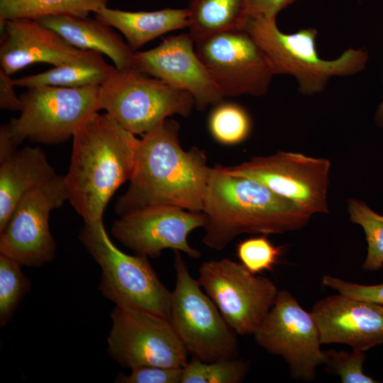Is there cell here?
Segmentation results:
<instances>
[{"instance_id":"obj_31","label":"cell","mask_w":383,"mask_h":383,"mask_svg":"<svg viewBox=\"0 0 383 383\" xmlns=\"http://www.w3.org/2000/svg\"><path fill=\"white\" fill-rule=\"evenodd\" d=\"M321 284L323 287L335 290L344 296L383 306V282L374 285H364L324 275L321 279Z\"/></svg>"},{"instance_id":"obj_7","label":"cell","mask_w":383,"mask_h":383,"mask_svg":"<svg viewBox=\"0 0 383 383\" xmlns=\"http://www.w3.org/2000/svg\"><path fill=\"white\" fill-rule=\"evenodd\" d=\"M174 267L176 284L169 320L187 353L206 362L238 357L237 333L202 292L178 250L174 251Z\"/></svg>"},{"instance_id":"obj_26","label":"cell","mask_w":383,"mask_h":383,"mask_svg":"<svg viewBox=\"0 0 383 383\" xmlns=\"http://www.w3.org/2000/svg\"><path fill=\"white\" fill-rule=\"evenodd\" d=\"M209 128L217 142L223 145H235L249 136L252 123L243 107L223 101L216 105L210 114Z\"/></svg>"},{"instance_id":"obj_9","label":"cell","mask_w":383,"mask_h":383,"mask_svg":"<svg viewBox=\"0 0 383 383\" xmlns=\"http://www.w3.org/2000/svg\"><path fill=\"white\" fill-rule=\"evenodd\" d=\"M197 280L227 323L242 336L255 333L279 292L268 277L228 258L204 262Z\"/></svg>"},{"instance_id":"obj_2","label":"cell","mask_w":383,"mask_h":383,"mask_svg":"<svg viewBox=\"0 0 383 383\" xmlns=\"http://www.w3.org/2000/svg\"><path fill=\"white\" fill-rule=\"evenodd\" d=\"M73 138L64 176L67 201L85 223L102 220L113 194L135 171L140 139L109 114H93Z\"/></svg>"},{"instance_id":"obj_30","label":"cell","mask_w":383,"mask_h":383,"mask_svg":"<svg viewBox=\"0 0 383 383\" xmlns=\"http://www.w3.org/2000/svg\"><path fill=\"white\" fill-rule=\"evenodd\" d=\"M325 362L328 372L338 375L343 383L378 382L363 371L365 360L364 351L348 352L331 349L324 350Z\"/></svg>"},{"instance_id":"obj_18","label":"cell","mask_w":383,"mask_h":383,"mask_svg":"<svg viewBox=\"0 0 383 383\" xmlns=\"http://www.w3.org/2000/svg\"><path fill=\"white\" fill-rule=\"evenodd\" d=\"M0 65L11 75L35 62L60 66L84 58L89 50L79 49L35 20H0Z\"/></svg>"},{"instance_id":"obj_13","label":"cell","mask_w":383,"mask_h":383,"mask_svg":"<svg viewBox=\"0 0 383 383\" xmlns=\"http://www.w3.org/2000/svg\"><path fill=\"white\" fill-rule=\"evenodd\" d=\"M67 199L65 177L58 174L25 195L0 233V254L27 267L52 261L56 244L50 231V215Z\"/></svg>"},{"instance_id":"obj_34","label":"cell","mask_w":383,"mask_h":383,"mask_svg":"<svg viewBox=\"0 0 383 383\" xmlns=\"http://www.w3.org/2000/svg\"><path fill=\"white\" fill-rule=\"evenodd\" d=\"M298 0H248L250 16L276 18L280 11Z\"/></svg>"},{"instance_id":"obj_27","label":"cell","mask_w":383,"mask_h":383,"mask_svg":"<svg viewBox=\"0 0 383 383\" xmlns=\"http://www.w3.org/2000/svg\"><path fill=\"white\" fill-rule=\"evenodd\" d=\"M249 370V362L238 357L211 362L193 357L183 368L181 383H239Z\"/></svg>"},{"instance_id":"obj_1","label":"cell","mask_w":383,"mask_h":383,"mask_svg":"<svg viewBox=\"0 0 383 383\" xmlns=\"http://www.w3.org/2000/svg\"><path fill=\"white\" fill-rule=\"evenodd\" d=\"M179 129L167 118L143 135L128 189L115 204L119 216L158 205L202 212L212 167L203 150H183Z\"/></svg>"},{"instance_id":"obj_29","label":"cell","mask_w":383,"mask_h":383,"mask_svg":"<svg viewBox=\"0 0 383 383\" xmlns=\"http://www.w3.org/2000/svg\"><path fill=\"white\" fill-rule=\"evenodd\" d=\"M236 253L240 263L256 274L272 270L282 254V248L274 245L267 235H262L240 241L236 246Z\"/></svg>"},{"instance_id":"obj_36","label":"cell","mask_w":383,"mask_h":383,"mask_svg":"<svg viewBox=\"0 0 383 383\" xmlns=\"http://www.w3.org/2000/svg\"><path fill=\"white\" fill-rule=\"evenodd\" d=\"M374 121L378 126H383V98L374 114Z\"/></svg>"},{"instance_id":"obj_35","label":"cell","mask_w":383,"mask_h":383,"mask_svg":"<svg viewBox=\"0 0 383 383\" xmlns=\"http://www.w3.org/2000/svg\"><path fill=\"white\" fill-rule=\"evenodd\" d=\"M17 145L13 142L9 123L0 128V164L10 158L17 150Z\"/></svg>"},{"instance_id":"obj_14","label":"cell","mask_w":383,"mask_h":383,"mask_svg":"<svg viewBox=\"0 0 383 383\" xmlns=\"http://www.w3.org/2000/svg\"><path fill=\"white\" fill-rule=\"evenodd\" d=\"M194 45L199 58L224 98L267 94L274 74L245 30L221 33Z\"/></svg>"},{"instance_id":"obj_33","label":"cell","mask_w":383,"mask_h":383,"mask_svg":"<svg viewBox=\"0 0 383 383\" xmlns=\"http://www.w3.org/2000/svg\"><path fill=\"white\" fill-rule=\"evenodd\" d=\"M14 79L0 69V108L13 111H21L23 103L16 94Z\"/></svg>"},{"instance_id":"obj_15","label":"cell","mask_w":383,"mask_h":383,"mask_svg":"<svg viewBox=\"0 0 383 383\" xmlns=\"http://www.w3.org/2000/svg\"><path fill=\"white\" fill-rule=\"evenodd\" d=\"M111 228L113 235L136 255L157 257L165 249L178 250L192 258L201 252L188 242L189 234L205 226L203 212L158 205L119 216Z\"/></svg>"},{"instance_id":"obj_17","label":"cell","mask_w":383,"mask_h":383,"mask_svg":"<svg viewBox=\"0 0 383 383\" xmlns=\"http://www.w3.org/2000/svg\"><path fill=\"white\" fill-rule=\"evenodd\" d=\"M322 344L341 343L365 352L383 344V306L338 293L311 310Z\"/></svg>"},{"instance_id":"obj_4","label":"cell","mask_w":383,"mask_h":383,"mask_svg":"<svg viewBox=\"0 0 383 383\" xmlns=\"http://www.w3.org/2000/svg\"><path fill=\"white\" fill-rule=\"evenodd\" d=\"M244 30L262 52L274 75L293 76L299 92L305 96L323 91L333 77H350L360 72L369 59L365 49L350 48L335 60H323L316 50V28L284 33L274 18L249 16Z\"/></svg>"},{"instance_id":"obj_25","label":"cell","mask_w":383,"mask_h":383,"mask_svg":"<svg viewBox=\"0 0 383 383\" xmlns=\"http://www.w3.org/2000/svg\"><path fill=\"white\" fill-rule=\"evenodd\" d=\"M348 211L350 221L360 226L365 234L367 252L362 269L379 270L383 267V216L353 198L348 200Z\"/></svg>"},{"instance_id":"obj_23","label":"cell","mask_w":383,"mask_h":383,"mask_svg":"<svg viewBox=\"0 0 383 383\" xmlns=\"http://www.w3.org/2000/svg\"><path fill=\"white\" fill-rule=\"evenodd\" d=\"M116 67L108 64L103 54L89 50L82 60L54 67L45 72L14 79L16 86L28 88L38 86L84 87L101 86Z\"/></svg>"},{"instance_id":"obj_21","label":"cell","mask_w":383,"mask_h":383,"mask_svg":"<svg viewBox=\"0 0 383 383\" xmlns=\"http://www.w3.org/2000/svg\"><path fill=\"white\" fill-rule=\"evenodd\" d=\"M95 18L121 31L134 52L165 33L189 27L187 8L133 12L105 7Z\"/></svg>"},{"instance_id":"obj_24","label":"cell","mask_w":383,"mask_h":383,"mask_svg":"<svg viewBox=\"0 0 383 383\" xmlns=\"http://www.w3.org/2000/svg\"><path fill=\"white\" fill-rule=\"evenodd\" d=\"M110 0H0V20H37L48 16L88 17L107 7Z\"/></svg>"},{"instance_id":"obj_6","label":"cell","mask_w":383,"mask_h":383,"mask_svg":"<svg viewBox=\"0 0 383 383\" xmlns=\"http://www.w3.org/2000/svg\"><path fill=\"white\" fill-rule=\"evenodd\" d=\"M99 104L121 127L142 135L170 116H189L195 106L189 93L135 67L116 68L99 87Z\"/></svg>"},{"instance_id":"obj_3","label":"cell","mask_w":383,"mask_h":383,"mask_svg":"<svg viewBox=\"0 0 383 383\" xmlns=\"http://www.w3.org/2000/svg\"><path fill=\"white\" fill-rule=\"evenodd\" d=\"M202 212L204 243L222 250L243 234H282L299 230L312 216L254 179L211 168Z\"/></svg>"},{"instance_id":"obj_12","label":"cell","mask_w":383,"mask_h":383,"mask_svg":"<svg viewBox=\"0 0 383 383\" xmlns=\"http://www.w3.org/2000/svg\"><path fill=\"white\" fill-rule=\"evenodd\" d=\"M111 318L108 353L121 366L184 368L188 362V353L168 318L118 306Z\"/></svg>"},{"instance_id":"obj_20","label":"cell","mask_w":383,"mask_h":383,"mask_svg":"<svg viewBox=\"0 0 383 383\" xmlns=\"http://www.w3.org/2000/svg\"><path fill=\"white\" fill-rule=\"evenodd\" d=\"M0 165L1 233L24 196L57 174L39 147L17 150Z\"/></svg>"},{"instance_id":"obj_8","label":"cell","mask_w":383,"mask_h":383,"mask_svg":"<svg viewBox=\"0 0 383 383\" xmlns=\"http://www.w3.org/2000/svg\"><path fill=\"white\" fill-rule=\"evenodd\" d=\"M99 87L28 88L19 96L23 103L19 116L9 123L13 142L18 145L26 139L43 144L67 141L100 110Z\"/></svg>"},{"instance_id":"obj_5","label":"cell","mask_w":383,"mask_h":383,"mask_svg":"<svg viewBox=\"0 0 383 383\" xmlns=\"http://www.w3.org/2000/svg\"><path fill=\"white\" fill-rule=\"evenodd\" d=\"M79 238L101 268L99 289L105 298L116 306L169 319L172 292L160 282L148 257L129 255L118 249L102 220L85 223Z\"/></svg>"},{"instance_id":"obj_32","label":"cell","mask_w":383,"mask_h":383,"mask_svg":"<svg viewBox=\"0 0 383 383\" xmlns=\"http://www.w3.org/2000/svg\"><path fill=\"white\" fill-rule=\"evenodd\" d=\"M183 368L161 366H143L131 370L127 375L119 374L115 379L119 383H181Z\"/></svg>"},{"instance_id":"obj_10","label":"cell","mask_w":383,"mask_h":383,"mask_svg":"<svg viewBox=\"0 0 383 383\" xmlns=\"http://www.w3.org/2000/svg\"><path fill=\"white\" fill-rule=\"evenodd\" d=\"M331 166L326 158L279 151L225 169L233 175L259 182L313 216L329 212L327 194Z\"/></svg>"},{"instance_id":"obj_28","label":"cell","mask_w":383,"mask_h":383,"mask_svg":"<svg viewBox=\"0 0 383 383\" xmlns=\"http://www.w3.org/2000/svg\"><path fill=\"white\" fill-rule=\"evenodd\" d=\"M14 260L0 254V325L5 326L30 289V282Z\"/></svg>"},{"instance_id":"obj_16","label":"cell","mask_w":383,"mask_h":383,"mask_svg":"<svg viewBox=\"0 0 383 383\" xmlns=\"http://www.w3.org/2000/svg\"><path fill=\"white\" fill-rule=\"evenodd\" d=\"M135 67L189 93L200 111L225 99L199 58L189 33L169 36L152 49L135 52Z\"/></svg>"},{"instance_id":"obj_11","label":"cell","mask_w":383,"mask_h":383,"mask_svg":"<svg viewBox=\"0 0 383 383\" xmlns=\"http://www.w3.org/2000/svg\"><path fill=\"white\" fill-rule=\"evenodd\" d=\"M253 335L259 346L284 359L294 379L311 382L317 367L324 365L314 317L287 290H279L273 306Z\"/></svg>"},{"instance_id":"obj_19","label":"cell","mask_w":383,"mask_h":383,"mask_svg":"<svg viewBox=\"0 0 383 383\" xmlns=\"http://www.w3.org/2000/svg\"><path fill=\"white\" fill-rule=\"evenodd\" d=\"M70 45L107 55L118 70L135 67V52L113 27L95 19L71 16H48L35 20Z\"/></svg>"},{"instance_id":"obj_22","label":"cell","mask_w":383,"mask_h":383,"mask_svg":"<svg viewBox=\"0 0 383 383\" xmlns=\"http://www.w3.org/2000/svg\"><path fill=\"white\" fill-rule=\"evenodd\" d=\"M248 0H190L189 35L194 43L228 31L244 30Z\"/></svg>"}]
</instances>
